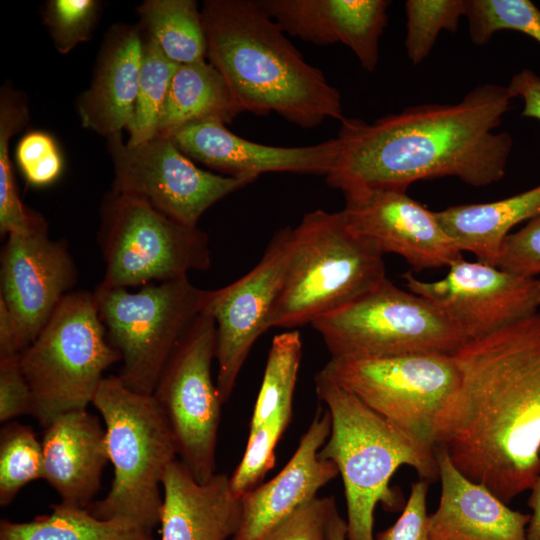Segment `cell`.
I'll return each mask as SVG.
<instances>
[{
	"mask_svg": "<svg viewBox=\"0 0 540 540\" xmlns=\"http://www.w3.org/2000/svg\"><path fill=\"white\" fill-rule=\"evenodd\" d=\"M216 325L205 311L179 343L152 396L175 438L178 456L199 483L216 472L222 400L211 376Z\"/></svg>",
	"mask_w": 540,
	"mask_h": 540,
	"instance_id": "12",
	"label": "cell"
},
{
	"mask_svg": "<svg viewBox=\"0 0 540 540\" xmlns=\"http://www.w3.org/2000/svg\"><path fill=\"white\" fill-rule=\"evenodd\" d=\"M243 107L223 75L207 60L177 65L162 110L157 135L170 137L190 123L229 124Z\"/></svg>",
	"mask_w": 540,
	"mask_h": 540,
	"instance_id": "26",
	"label": "cell"
},
{
	"mask_svg": "<svg viewBox=\"0 0 540 540\" xmlns=\"http://www.w3.org/2000/svg\"><path fill=\"white\" fill-rule=\"evenodd\" d=\"M337 507L331 496H315L271 528L261 540H329V522Z\"/></svg>",
	"mask_w": 540,
	"mask_h": 540,
	"instance_id": "38",
	"label": "cell"
},
{
	"mask_svg": "<svg viewBox=\"0 0 540 540\" xmlns=\"http://www.w3.org/2000/svg\"><path fill=\"white\" fill-rule=\"evenodd\" d=\"M209 291L188 277L150 283L137 292L97 287L107 339L121 355L117 376L128 389L152 395L173 352L204 311Z\"/></svg>",
	"mask_w": 540,
	"mask_h": 540,
	"instance_id": "8",
	"label": "cell"
},
{
	"mask_svg": "<svg viewBox=\"0 0 540 540\" xmlns=\"http://www.w3.org/2000/svg\"><path fill=\"white\" fill-rule=\"evenodd\" d=\"M119 361L121 355L107 339L94 292H70L19 354L32 394L30 415L46 428L61 414L86 410L105 370Z\"/></svg>",
	"mask_w": 540,
	"mask_h": 540,
	"instance_id": "7",
	"label": "cell"
},
{
	"mask_svg": "<svg viewBox=\"0 0 540 540\" xmlns=\"http://www.w3.org/2000/svg\"><path fill=\"white\" fill-rule=\"evenodd\" d=\"M428 488L426 480L413 483L400 516L393 525L379 532L375 540H428Z\"/></svg>",
	"mask_w": 540,
	"mask_h": 540,
	"instance_id": "40",
	"label": "cell"
},
{
	"mask_svg": "<svg viewBox=\"0 0 540 540\" xmlns=\"http://www.w3.org/2000/svg\"><path fill=\"white\" fill-rule=\"evenodd\" d=\"M106 139L114 171L111 190L186 226L198 227L207 209L257 179L205 171L170 137L156 135L136 146L124 142L122 132Z\"/></svg>",
	"mask_w": 540,
	"mask_h": 540,
	"instance_id": "13",
	"label": "cell"
},
{
	"mask_svg": "<svg viewBox=\"0 0 540 540\" xmlns=\"http://www.w3.org/2000/svg\"><path fill=\"white\" fill-rule=\"evenodd\" d=\"M469 36L487 44L501 30L526 34L540 43V9L529 0H467Z\"/></svg>",
	"mask_w": 540,
	"mask_h": 540,
	"instance_id": "33",
	"label": "cell"
},
{
	"mask_svg": "<svg viewBox=\"0 0 540 540\" xmlns=\"http://www.w3.org/2000/svg\"><path fill=\"white\" fill-rule=\"evenodd\" d=\"M442 228L462 251L496 266L501 244L510 230L540 216V184L501 200L460 204L435 211Z\"/></svg>",
	"mask_w": 540,
	"mask_h": 540,
	"instance_id": "25",
	"label": "cell"
},
{
	"mask_svg": "<svg viewBox=\"0 0 540 540\" xmlns=\"http://www.w3.org/2000/svg\"><path fill=\"white\" fill-rule=\"evenodd\" d=\"M143 54L138 24L117 23L104 35L89 87L76 101L81 125L104 137L128 130L134 115Z\"/></svg>",
	"mask_w": 540,
	"mask_h": 540,
	"instance_id": "22",
	"label": "cell"
},
{
	"mask_svg": "<svg viewBox=\"0 0 540 540\" xmlns=\"http://www.w3.org/2000/svg\"><path fill=\"white\" fill-rule=\"evenodd\" d=\"M16 322L3 300L0 299V357L20 354Z\"/></svg>",
	"mask_w": 540,
	"mask_h": 540,
	"instance_id": "43",
	"label": "cell"
},
{
	"mask_svg": "<svg viewBox=\"0 0 540 540\" xmlns=\"http://www.w3.org/2000/svg\"><path fill=\"white\" fill-rule=\"evenodd\" d=\"M496 266L527 277L540 274V216L506 236Z\"/></svg>",
	"mask_w": 540,
	"mask_h": 540,
	"instance_id": "39",
	"label": "cell"
},
{
	"mask_svg": "<svg viewBox=\"0 0 540 540\" xmlns=\"http://www.w3.org/2000/svg\"><path fill=\"white\" fill-rule=\"evenodd\" d=\"M142 30V29H141ZM143 54L132 123L127 130L129 146L157 135L162 110L177 65L170 61L143 31Z\"/></svg>",
	"mask_w": 540,
	"mask_h": 540,
	"instance_id": "30",
	"label": "cell"
},
{
	"mask_svg": "<svg viewBox=\"0 0 540 540\" xmlns=\"http://www.w3.org/2000/svg\"><path fill=\"white\" fill-rule=\"evenodd\" d=\"M28 522L0 521V540H153L152 532L128 521L103 520L87 509L54 504Z\"/></svg>",
	"mask_w": 540,
	"mask_h": 540,
	"instance_id": "27",
	"label": "cell"
},
{
	"mask_svg": "<svg viewBox=\"0 0 540 540\" xmlns=\"http://www.w3.org/2000/svg\"><path fill=\"white\" fill-rule=\"evenodd\" d=\"M16 161L26 182L36 187L52 184L63 170L62 155L55 140L43 131L28 132L20 139Z\"/></svg>",
	"mask_w": 540,
	"mask_h": 540,
	"instance_id": "37",
	"label": "cell"
},
{
	"mask_svg": "<svg viewBox=\"0 0 540 540\" xmlns=\"http://www.w3.org/2000/svg\"><path fill=\"white\" fill-rule=\"evenodd\" d=\"M329 540H347V523L340 515L337 507L334 509L329 522Z\"/></svg>",
	"mask_w": 540,
	"mask_h": 540,
	"instance_id": "45",
	"label": "cell"
},
{
	"mask_svg": "<svg viewBox=\"0 0 540 540\" xmlns=\"http://www.w3.org/2000/svg\"><path fill=\"white\" fill-rule=\"evenodd\" d=\"M507 86L485 83L456 104H424L372 123L344 118L340 150L327 184L340 191H407L420 180L456 177L483 187L505 175L512 136L497 132L511 109Z\"/></svg>",
	"mask_w": 540,
	"mask_h": 540,
	"instance_id": "2",
	"label": "cell"
},
{
	"mask_svg": "<svg viewBox=\"0 0 540 540\" xmlns=\"http://www.w3.org/2000/svg\"><path fill=\"white\" fill-rule=\"evenodd\" d=\"M44 429L43 479L62 504L87 509L109 461L105 428L95 415L75 410L61 414Z\"/></svg>",
	"mask_w": 540,
	"mask_h": 540,
	"instance_id": "23",
	"label": "cell"
},
{
	"mask_svg": "<svg viewBox=\"0 0 540 540\" xmlns=\"http://www.w3.org/2000/svg\"><path fill=\"white\" fill-rule=\"evenodd\" d=\"M92 404L105 424L114 477L107 495L87 510L152 532L160 524L163 476L178 455L168 422L152 395L131 391L118 376L104 377Z\"/></svg>",
	"mask_w": 540,
	"mask_h": 540,
	"instance_id": "6",
	"label": "cell"
},
{
	"mask_svg": "<svg viewBox=\"0 0 540 540\" xmlns=\"http://www.w3.org/2000/svg\"><path fill=\"white\" fill-rule=\"evenodd\" d=\"M43 479L42 444L30 426L5 423L0 433V505H9L29 482Z\"/></svg>",
	"mask_w": 540,
	"mask_h": 540,
	"instance_id": "31",
	"label": "cell"
},
{
	"mask_svg": "<svg viewBox=\"0 0 540 540\" xmlns=\"http://www.w3.org/2000/svg\"><path fill=\"white\" fill-rule=\"evenodd\" d=\"M318 399L331 417L330 434L319 451L342 477L347 508V540H375L374 512L402 510L403 496L390 487L394 473L412 467L421 480L438 479L435 450L366 406L321 370L315 375Z\"/></svg>",
	"mask_w": 540,
	"mask_h": 540,
	"instance_id": "4",
	"label": "cell"
},
{
	"mask_svg": "<svg viewBox=\"0 0 540 540\" xmlns=\"http://www.w3.org/2000/svg\"><path fill=\"white\" fill-rule=\"evenodd\" d=\"M138 25L176 65L207 59L202 13L194 0H145Z\"/></svg>",
	"mask_w": 540,
	"mask_h": 540,
	"instance_id": "28",
	"label": "cell"
},
{
	"mask_svg": "<svg viewBox=\"0 0 540 540\" xmlns=\"http://www.w3.org/2000/svg\"><path fill=\"white\" fill-rule=\"evenodd\" d=\"M99 216L97 241L105 264L101 288L181 279L211 265L203 230L178 223L141 200L110 189Z\"/></svg>",
	"mask_w": 540,
	"mask_h": 540,
	"instance_id": "9",
	"label": "cell"
},
{
	"mask_svg": "<svg viewBox=\"0 0 540 540\" xmlns=\"http://www.w3.org/2000/svg\"><path fill=\"white\" fill-rule=\"evenodd\" d=\"M435 454L441 493L428 518V540H528L530 514L466 477L444 448L437 446Z\"/></svg>",
	"mask_w": 540,
	"mask_h": 540,
	"instance_id": "21",
	"label": "cell"
},
{
	"mask_svg": "<svg viewBox=\"0 0 540 540\" xmlns=\"http://www.w3.org/2000/svg\"><path fill=\"white\" fill-rule=\"evenodd\" d=\"M0 264V299L16 322L22 352L74 291L78 270L66 242L50 239L47 225L10 233Z\"/></svg>",
	"mask_w": 540,
	"mask_h": 540,
	"instance_id": "16",
	"label": "cell"
},
{
	"mask_svg": "<svg viewBox=\"0 0 540 540\" xmlns=\"http://www.w3.org/2000/svg\"><path fill=\"white\" fill-rule=\"evenodd\" d=\"M321 371L370 409L428 447L460 384L452 354L330 359Z\"/></svg>",
	"mask_w": 540,
	"mask_h": 540,
	"instance_id": "11",
	"label": "cell"
},
{
	"mask_svg": "<svg viewBox=\"0 0 540 540\" xmlns=\"http://www.w3.org/2000/svg\"><path fill=\"white\" fill-rule=\"evenodd\" d=\"M32 394L22 372L19 354L0 357V422L31 414Z\"/></svg>",
	"mask_w": 540,
	"mask_h": 540,
	"instance_id": "41",
	"label": "cell"
},
{
	"mask_svg": "<svg viewBox=\"0 0 540 540\" xmlns=\"http://www.w3.org/2000/svg\"><path fill=\"white\" fill-rule=\"evenodd\" d=\"M330 431V414L327 409L319 408L282 470L241 497V520L232 540H261L339 475L333 462L319 456Z\"/></svg>",
	"mask_w": 540,
	"mask_h": 540,
	"instance_id": "19",
	"label": "cell"
},
{
	"mask_svg": "<svg viewBox=\"0 0 540 540\" xmlns=\"http://www.w3.org/2000/svg\"><path fill=\"white\" fill-rule=\"evenodd\" d=\"M452 356L460 384L436 447L509 504L540 474V313L469 339Z\"/></svg>",
	"mask_w": 540,
	"mask_h": 540,
	"instance_id": "1",
	"label": "cell"
},
{
	"mask_svg": "<svg viewBox=\"0 0 540 540\" xmlns=\"http://www.w3.org/2000/svg\"><path fill=\"white\" fill-rule=\"evenodd\" d=\"M301 358L302 340L298 330L273 337L249 431L257 429L283 411L293 410Z\"/></svg>",
	"mask_w": 540,
	"mask_h": 540,
	"instance_id": "29",
	"label": "cell"
},
{
	"mask_svg": "<svg viewBox=\"0 0 540 540\" xmlns=\"http://www.w3.org/2000/svg\"><path fill=\"white\" fill-rule=\"evenodd\" d=\"M467 0H408L405 3V48L417 65L430 54L442 30L455 32L466 16Z\"/></svg>",
	"mask_w": 540,
	"mask_h": 540,
	"instance_id": "32",
	"label": "cell"
},
{
	"mask_svg": "<svg viewBox=\"0 0 540 540\" xmlns=\"http://www.w3.org/2000/svg\"><path fill=\"white\" fill-rule=\"evenodd\" d=\"M101 2L97 0H49L43 9V24L60 54H68L91 39Z\"/></svg>",
	"mask_w": 540,
	"mask_h": 540,
	"instance_id": "36",
	"label": "cell"
},
{
	"mask_svg": "<svg viewBox=\"0 0 540 540\" xmlns=\"http://www.w3.org/2000/svg\"><path fill=\"white\" fill-rule=\"evenodd\" d=\"M29 119V109L23 93L5 84L0 90V214L14 217L24 208L14 178L9 156V141L21 131Z\"/></svg>",
	"mask_w": 540,
	"mask_h": 540,
	"instance_id": "35",
	"label": "cell"
},
{
	"mask_svg": "<svg viewBox=\"0 0 540 540\" xmlns=\"http://www.w3.org/2000/svg\"><path fill=\"white\" fill-rule=\"evenodd\" d=\"M507 89L513 99L522 98L523 117L540 121V76L528 68L523 69L512 76Z\"/></svg>",
	"mask_w": 540,
	"mask_h": 540,
	"instance_id": "42",
	"label": "cell"
},
{
	"mask_svg": "<svg viewBox=\"0 0 540 540\" xmlns=\"http://www.w3.org/2000/svg\"><path fill=\"white\" fill-rule=\"evenodd\" d=\"M530 491L527 505L532 510V513L527 526V539L540 540V474L531 486Z\"/></svg>",
	"mask_w": 540,
	"mask_h": 540,
	"instance_id": "44",
	"label": "cell"
},
{
	"mask_svg": "<svg viewBox=\"0 0 540 540\" xmlns=\"http://www.w3.org/2000/svg\"><path fill=\"white\" fill-rule=\"evenodd\" d=\"M287 34L316 45L342 43L373 72L387 26V0H258Z\"/></svg>",
	"mask_w": 540,
	"mask_h": 540,
	"instance_id": "20",
	"label": "cell"
},
{
	"mask_svg": "<svg viewBox=\"0 0 540 540\" xmlns=\"http://www.w3.org/2000/svg\"><path fill=\"white\" fill-rule=\"evenodd\" d=\"M292 228L279 229L259 262L233 283L210 290L205 311L216 325V387L227 402L257 339L269 328V320L282 292L290 252Z\"/></svg>",
	"mask_w": 540,
	"mask_h": 540,
	"instance_id": "14",
	"label": "cell"
},
{
	"mask_svg": "<svg viewBox=\"0 0 540 540\" xmlns=\"http://www.w3.org/2000/svg\"><path fill=\"white\" fill-rule=\"evenodd\" d=\"M407 290L419 295L465 334L479 338L538 312L540 278L527 277L480 261L463 258L436 281H423L413 271L402 275Z\"/></svg>",
	"mask_w": 540,
	"mask_h": 540,
	"instance_id": "15",
	"label": "cell"
},
{
	"mask_svg": "<svg viewBox=\"0 0 540 540\" xmlns=\"http://www.w3.org/2000/svg\"><path fill=\"white\" fill-rule=\"evenodd\" d=\"M293 410L279 413L257 429L249 431L244 454L229 477L232 493L241 498L264 478L275 462V447L288 427Z\"/></svg>",
	"mask_w": 540,
	"mask_h": 540,
	"instance_id": "34",
	"label": "cell"
},
{
	"mask_svg": "<svg viewBox=\"0 0 540 540\" xmlns=\"http://www.w3.org/2000/svg\"><path fill=\"white\" fill-rule=\"evenodd\" d=\"M383 254L341 211L317 209L292 228L286 278L269 328H293L341 309L386 279Z\"/></svg>",
	"mask_w": 540,
	"mask_h": 540,
	"instance_id": "5",
	"label": "cell"
},
{
	"mask_svg": "<svg viewBox=\"0 0 540 540\" xmlns=\"http://www.w3.org/2000/svg\"><path fill=\"white\" fill-rule=\"evenodd\" d=\"M191 160L230 177H255L268 172L327 175L340 150L338 138L301 147H279L244 139L218 120L190 123L171 136Z\"/></svg>",
	"mask_w": 540,
	"mask_h": 540,
	"instance_id": "18",
	"label": "cell"
},
{
	"mask_svg": "<svg viewBox=\"0 0 540 540\" xmlns=\"http://www.w3.org/2000/svg\"><path fill=\"white\" fill-rule=\"evenodd\" d=\"M207 59L244 111L275 112L313 128L344 120L341 94L309 64L255 0H206L201 8Z\"/></svg>",
	"mask_w": 540,
	"mask_h": 540,
	"instance_id": "3",
	"label": "cell"
},
{
	"mask_svg": "<svg viewBox=\"0 0 540 540\" xmlns=\"http://www.w3.org/2000/svg\"><path fill=\"white\" fill-rule=\"evenodd\" d=\"M311 325L332 359L453 354L467 341L462 330L435 305L397 287L388 278Z\"/></svg>",
	"mask_w": 540,
	"mask_h": 540,
	"instance_id": "10",
	"label": "cell"
},
{
	"mask_svg": "<svg viewBox=\"0 0 540 540\" xmlns=\"http://www.w3.org/2000/svg\"><path fill=\"white\" fill-rule=\"evenodd\" d=\"M161 540H228L241 520V498L229 477L216 473L199 483L186 466L174 460L162 479Z\"/></svg>",
	"mask_w": 540,
	"mask_h": 540,
	"instance_id": "24",
	"label": "cell"
},
{
	"mask_svg": "<svg viewBox=\"0 0 540 540\" xmlns=\"http://www.w3.org/2000/svg\"><path fill=\"white\" fill-rule=\"evenodd\" d=\"M342 193L345 206L341 212L349 228L383 255L404 258L413 272L448 268L463 258L435 212L407 191L360 187Z\"/></svg>",
	"mask_w": 540,
	"mask_h": 540,
	"instance_id": "17",
	"label": "cell"
}]
</instances>
